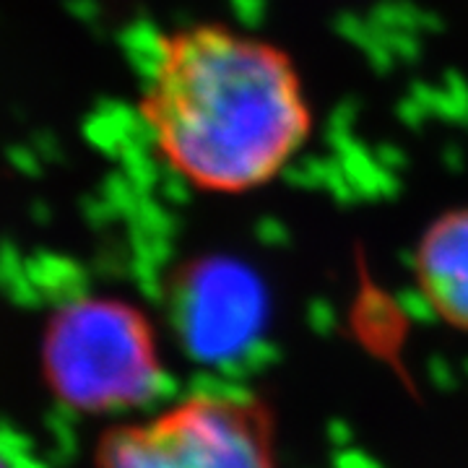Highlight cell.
I'll list each match as a JSON object with an SVG mask.
<instances>
[{"label": "cell", "instance_id": "6da1fadb", "mask_svg": "<svg viewBox=\"0 0 468 468\" xmlns=\"http://www.w3.org/2000/svg\"><path fill=\"white\" fill-rule=\"evenodd\" d=\"M138 117L162 165L208 196L263 190L315 131L294 58L221 21L159 37Z\"/></svg>", "mask_w": 468, "mask_h": 468}, {"label": "cell", "instance_id": "5b68a950", "mask_svg": "<svg viewBox=\"0 0 468 468\" xmlns=\"http://www.w3.org/2000/svg\"><path fill=\"white\" fill-rule=\"evenodd\" d=\"M0 468H5V466H3V461H0Z\"/></svg>", "mask_w": 468, "mask_h": 468}, {"label": "cell", "instance_id": "3957f363", "mask_svg": "<svg viewBox=\"0 0 468 468\" xmlns=\"http://www.w3.org/2000/svg\"><path fill=\"white\" fill-rule=\"evenodd\" d=\"M276 414L245 390H193L97 437L91 468H279Z\"/></svg>", "mask_w": 468, "mask_h": 468}, {"label": "cell", "instance_id": "7a4b0ae2", "mask_svg": "<svg viewBox=\"0 0 468 468\" xmlns=\"http://www.w3.org/2000/svg\"><path fill=\"white\" fill-rule=\"evenodd\" d=\"M39 378L58 406L79 417H131L169 383L149 313L107 292L76 294L52 310L39 335Z\"/></svg>", "mask_w": 468, "mask_h": 468}, {"label": "cell", "instance_id": "277c9868", "mask_svg": "<svg viewBox=\"0 0 468 468\" xmlns=\"http://www.w3.org/2000/svg\"><path fill=\"white\" fill-rule=\"evenodd\" d=\"M414 282L442 325L468 334V206L437 214L419 234Z\"/></svg>", "mask_w": 468, "mask_h": 468}]
</instances>
